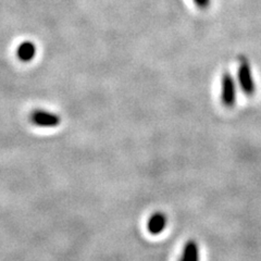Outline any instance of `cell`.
Returning a JSON list of instances; mask_svg holds the SVG:
<instances>
[{"label":"cell","instance_id":"6da1fadb","mask_svg":"<svg viewBox=\"0 0 261 261\" xmlns=\"http://www.w3.org/2000/svg\"><path fill=\"white\" fill-rule=\"evenodd\" d=\"M238 82L241 91L247 97H252L256 93V83L250 63L246 58H242L238 70Z\"/></svg>","mask_w":261,"mask_h":261},{"label":"cell","instance_id":"7a4b0ae2","mask_svg":"<svg viewBox=\"0 0 261 261\" xmlns=\"http://www.w3.org/2000/svg\"><path fill=\"white\" fill-rule=\"evenodd\" d=\"M221 101L225 108L231 109L238 101V85L230 72L223 73L221 81Z\"/></svg>","mask_w":261,"mask_h":261},{"label":"cell","instance_id":"3957f363","mask_svg":"<svg viewBox=\"0 0 261 261\" xmlns=\"http://www.w3.org/2000/svg\"><path fill=\"white\" fill-rule=\"evenodd\" d=\"M33 124L42 127H55L60 124V118L56 113L45 110H34L31 114Z\"/></svg>","mask_w":261,"mask_h":261},{"label":"cell","instance_id":"277c9868","mask_svg":"<svg viewBox=\"0 0 261 261\" xmlns=\"http://www.w3.org/2000/svg\"><path fill=\"white\" fill-rule=\"evenodd\" d=\"M168 218L163 212H154L147 221V230L151 235H159L167 228Z\"/></svg>","mask_w":261,"mask_h":261},{"label":"cell","instance_id":"5b68a950","mask_svg":"<svg viewBox=\"0 0 261 261\" xmlns=\"http://www.w3.org/2000/svg\"><path fill=\"white\" fill-rule=\"evenodd\" d=\"M178 261H200L199 245L195 240H189L182 248Z\"/></svg>","mask_w":261,"mask_h":261},{"label":"cell","instance_id":"8992f818","mask_svg":"<svg viewBox=\"0 0 261 261\" xmlns=\"http://www.w3.org/2000/svg\"><path fill=\"white\" fill-rule=\"evenodd\" d=\"M16 56L23 62H30L36 56V46L32 42H23L16 49Z\"/></svg>","mask_w":261,"mask_h":261},{"label":"cell","instance_id":"52a82bcc","mask_svg":"<svg viewBox=\"0 0 261 261\" xmlns=\"http://www.w3.org/2000/svg\"><path fill=\"white\" fill-rule=\"evenodd\" d=\"M193 2L196 6L200 8V9H207L211 5V0H193Z\"/></svg>","mask_w":261,"mask_h":261}]
</instances>
